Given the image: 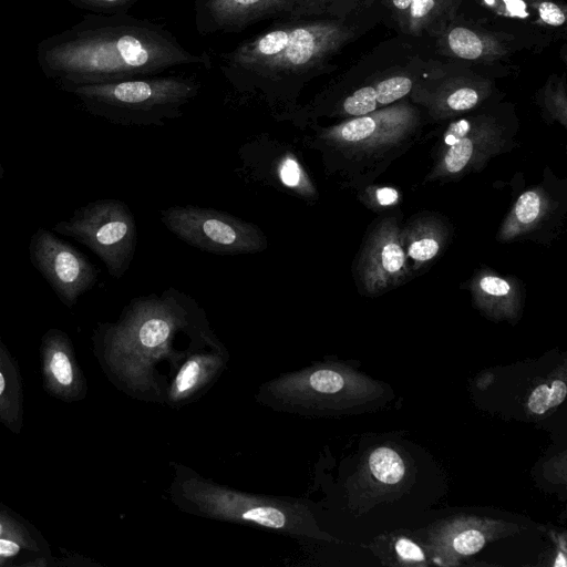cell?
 Returning <instances> with one entry per match:
<instances>
[{"instance_id":"6da1fadb","label":"cell","mask_w":567,"mask_h":567,"mask_svg":"<svg viewBox=\"0 0 567 567\" xmlns=\"http://www.w3.org/2000/svg\"><path fill=\"white\" fill-rule=\"evenodd\" d=\"M35 53L41 72L60 90L210 63L206 54L186 50L163 25L127 13L85 14L40 41Z\"/></svg>"},{"instance_id":"7a4b0ae2","label":"cell","mask_w":567,"mask_h":567,"mask_svg":"<svg viewBox=\"0 0 567 567\" xmlns=\"http://www.w3.org/2000/svg\"><path fill=\"white\" fill-rule=\"evenodd\" d=\"M320 2L309 0L274 19L220 56V73L231 89L264 103L277 121L300 105L306 81L334 47L336 28L313 19Z\"/></svg>"},{"instance_id":"3957f363","label":"cell","mask_w":567,"mask_h":567,"mask_svg":"<svg viewBox=\"0 0 567 567\" xmlns=\"http://www.w3.org/2000/svg\"><path fill=\"white\" fill-rule=\"evenodd\" d=\"M208 330L212 329L204 310L192 297L175 288L159 296L134 298L124 309L121 321L112 328L125 359L132 392L143 401L162 403L164 384L159 365L167 361L175 371L192 351L176 348L182 336Z\"/></svg>"},{"instance_id":"277c9868","label":"cell","mask_w":567,"mask_h":567,"mask_svg":"<svg viewBox=\"0 0 567 567\" xmlns=\"http://www.w3.org/2000/svg\"><path fill=\"white\" fill-rule=\"evenodd\" d=\"M171 497L184 513L251 525L293 538H322L308 506L296 498L240 492L173 463Z\"/></svg>"},{"instance_id":"5b68a950","label":"cell","mask_w":567,"mask_h":567,"mask_svg":"<svg viewBox=\"0 0 567 567\" xmlns=\"http://www.w3.org/2000/svg\"><path fill=\"white\" fill-rule=\"evenodd\" d=\"M74 95L90 114L120 125H163L183 114L200 82L188 75H145L61 89Z\"/></svg>"},{"instance_id":"8992f818","label":"cell","mask_w":567,"mask_h":567,"mask_svg":"<svg viewBox=\"0 0 567 567\" xmlns=\"http://www.w3.org/2000/svg\"><path fill=\"white\" fill-rule=\"evenodd\" d=\"M52 230L87 247L120 279L135 254L137 227L130 207L120 199L103 198L76 208Z\"/></svg>"},{"instance_id":"52a82bcc","label":"cell","mask_w":567,"mask_h":567,"mask_svg":"<svg viewBox=\"0 0 567 567\" xmlns=\"http://www.w3.org/2000/svg\"><path fill=\"white\" fill-rule=\"evenodd\" d=\"M159 218L177 238L207 252L246 255L268 247L267 236L259 226L221 210L171 206L161 210Z\"/></svg>"},{"instance_id":"ba28073f","label":"cell","mask_w":567,"mask_h":567,"mask_svg":"<svg viewBox=\"0 0 567 567\" xmlns=\"http://www.w3.org/2000/svg\"><path fill=\"white\" fill-rule=\"evenodd\" d=\"M32 266L59 299L71 307L97 281L100 270L70 243L39 227L29 244Z\"/></svg>"},{"instance_id":"9c48e42d","label":"cell","mask_w":567,"mask_h":567,"mask_svg":"<svg viewBox=\"0 0 567 567\" xmlns=\"http://www.w3.org/2000/svg\"><path fill=\"white\" fill-rule=\"evenodd\" d=\"M238 154L244 172L254 181L290 196L313 197V184L292 146L260 135L241 145Z\"/></svg>"},{"instance_id":"30bf717a","label":"cell","mask_w":567,"mask_h":567,"mask_svg":"<svg viewBox=\"0 0 567 567\" xmlns=\"http://www.w3.org/2000/svg\"><path fill=\"white\" fill-rule=\"evenodd\" d=\"M309 0H195V25L202 35L239 32L276 19Z\"/></svg>"},{"instance_id":"8fae6325","label":"cell","mask_w":567,"mask_h":567,"mask_svg":"<svg viewBox=\"0 0 567 567\" xmlns=\"http://www.w3.org/2000/svg\"><path fill=\"white\" fill-rule=\"evenodd\" d=\"M228 359V351L219 340L188 352L168 380L162 404L179 409L198 400L218 380Z\"/></svg>"},{"instance_id":"7c38bea8","label":"cell","mask_w":567,"mask_h":567,"mask_svg":"<svg viewBox=\"0 0 567 567\" xmlns=\"http://www.w3.org/2000/svg\"><path fill=\"white\" fill-rule=\"evenodd\" d=\"M470 123L466 120H460L452 123L445 134V144L449 148L444 164L450 173L462 171L472 156V141L466 137Z\"/></svg>"},{"instance_id":"4fadbf2b","label":"cell","mask_w":567,"mask_h":567,"mask_svg":"<svg viewBox=\"0 0 567 567\" xmlns=\"http://www.w3.org/2000/svg\"><path fill=\"white\" fill-rule=\"evenodd\" d=\"M369 466L373 476L384 484H396L404 475V463L392 449L379 447L370 455Z\"/></svg>"},{"instance_id":"5bb4252c","label":"cell","mask_w":567,"mask_h":567,"mask_svg":"<svg viewBox=\"0 0 567 567\" xmlns=\"http://www.w3.org/2000/svg\"><path fill=\"white\" fill-rule=\"evenodd\" d=\"M566 383L556 379L550 384H540L530 393L527 405L532 413L544 414L550 408L557 406L566 398Z\"/></svg>"},{"instance_id":"9a60e30c","label":"cell","mask_w":567,"mask_h":567,"mask_svg":"<svg viewBox=\"0 0 567 567\" xmlns=\"http://www.w3.org/2000/svg\"><path fill=\"white\" fill-rule=\"evenodd\" d=\"M375 122L372 117L362 116L351 120L338 128L324 131L322 138L357 143L372 135L375 130Z\"/></svg>"},{"instance_id":"2e32d148","label":"cell","mask_w":567,"mask_h":567,"mask_svg":"<svg viewBox=\"0 0 567 567\" xmlns=\"http://www.w3.org/2000/svg\"><path fill=\"white\" fill-rule=\"evenodd\" d=\"M449 44L452 51L462 59L474 60L483 53L481 39L466 28H454L449 34Z\"/></svg>"},{"instance_id":"e0dca14e","label":"cell","mask_w":567,"mask_h":567,"mask_svg":"<svg viewBox=\"0 0 567 567\" xmlns=\"http://www.w3.org/2000/svg\"><path fill=\"white\" fill-rule=\"evenodd\" d=\"M377 103L374 87L365 86L346 97L342 103V109L349 115L359 116L375 110Z\"/></svg>"},{"instance_id":"ac0fdd59","label":"cell","mask_w":567,"mask_h":567,"mask_svg":"<svg viewBox=\"0 0 567 567\" xmlns=\"http://www.w3.org/2000/svg\"><path fill=\"white\" fill-rule=\"evenodd\" d=\"M76 8L96 14L127 13V10L142 0H66Z\"/></svg>"},{"instance_id":"d6986e66","label":"cell","mask_w":567,"mask_h":567,"mask_svg":"<svg viewBox=\"0 0 567 567\" xmlns=\"http://www.w3.org/2000/svg\"><path fill=\"white\" fill-rule=\"evenodd\" d=\"M412 87V82L405 76H395L380 82L375 90L377 102L380 104L392 103L406 95Z\"/></svg>"},{"instance_id":"ffe728a7","label":"cell","mask_w":567,"mask_h":567,"mask_svg":"<svg viewBox=\"0 0 567 567\" xmlns=\"http://www.w3.org/2000/svg\"><path fill=\"white\" fill-rule=\"evenodd\" d=\"M540 212V198L533 190L525 192L518 198L515 206V216L523 224L533 223Z\"/></svg>"},{"instance_id":"44dd1931","label":"cell","mask_w":567,"mask_h":567,"mask_svg":"<svg viewBox=\"0 0 567 567\" xmlns=\"http://www.w3.org/2000/svg\"><path fill=\"white\" fill-rule=\"evenodd\" d=\"M485 544L484 535L475 529L464 530L457 534L452 543L453 549L460 555L477 553Z\"/></svg>"},{"instance_id":"7402d4cb","label":"cell","mask_w":567,"mask_h":567,"mask_svg":"<svg viewBox=\"0 0 567 567\" xmlns=\"http://www.w3.org/2000/svg\"><path fill=\"white\" fill-rule=\"evenodd\" d=\"M404 251L393 241L385 244L381 250V264L389 274L398 272L404 265Z\"/></svg>"},{"instance_id":"603a6c76","label":"cell","mask_w":567,"mask_h":567,"mask_svg":"<svg viewBox=\"0 0 567 567\" xmlns=\"http://www.w3.org/2000/svg\"><path fill=\"white\" fill-rule=\"evenodd\" d=\"M478 95L470 87L458 89L447 97V105L455 111L470 110L476 105Z\"/></svg>"},{"instance_id":"cb8c5ba5","label":"cell","mask_w":567,"mask_h":567,"mask_svg":"<svg viewBox=\"0 0 567 567\" xmlns=\"http://www.w3.org/2000/svg\"><path fill=\"white\" fill-rule=\"evenodd\" d=\"M439 251V244L433 238H422L411 244L409 256L417 261H427Z\"/></svg>"},{"instance_id":"d4e9b609","label":"cell","mask_w":567,"mask_h":567,"mask_svg":"<svg viewBox=\"0 0 567 567\" xmlns=\"http://www.w3.org/2000/svg\"><path fill=\"white\" fill-rule=\"evenodd\" d=\"M51 369L56 380L62 384H70L72 381V369L69 358L61 351L53 354Z\"/></svg>"},{"instance_id":"484cf974","label":"cell","mask_w":567,"mask_h":567,"mask_svg":"<svg viewBox=\"0 0 567 567\" xmlns=\"http://www.w3.org/2000/svg\"><path fill=\"white\" fill-rule=\"evenodd\" d=\"M395 551L404 560L423 561L425 559L422 549L409 539H399L395 543Z\"/></svg>"},{"instance_id":"4316f807","label":"cell","mask_w":567,"mask_h":567,"mask_svg":"<svg viewBox=\"0 0 567 567\" xmlns=\"http://www.w3.org/2000/svg\"><path fill=\"white\" fill-rule=\"evenodd\" d=\"M538 12L542 20L549 25L559 27L565 23L564 12L553 2H542Z\"/></svg>"},{"instance_id":"83f0119b","label":"cell","mask_w":567,"mask_h":567,"mask_svg":"<svg viewBox=\"0 0 567 567\" xmlns=\"http://www.w3.org/2000/svg\"><path fill=\"white\" fill-rule=\"evenodd\" d=\"M481 289L491 296L502 297L506 296L511 287L508 282L502 278L494 276H486L480 281Z\"/></svg>"},{"instance_id":"f1b7e54d","label":"cell","mask_w":567,"mask_h":567,"mask_svg":"<svg viewBox=\"0 0 567 567\" xmlns=\"http://www.w3.org/2000/svg\"><path fill=\"white\" fill-rule=\"evenodd\" d=\"M434 7V0H412L410 3L411 16L415 19L426 16Z\"/></svg>"},{"instance_id":"f546056e","label":"cell","mask_w":567,"mask_h":567,"mask_svg":"<svg viewBox=\"0 0 567 567\" xmlns=\"http://www.w3.org/2000/svg\"><path fill=\"white\" fill-rule=\"evenodd\" d=\"M399 194L395 189L383 187L377 190V199L383 206H389L398 200Z\"/></svg>"},{"instance_id":"4dcf8cb0","label":"cell","mask_w":567,"mask_h":567,"mask_svg":"<svg viewBox=\"0 0 567 567\" xmlns=\"http://www.w3.org/2000/svg\"><path fill=\"white\" fill-rule=\"evenodd\" d=\"M19 551V546L7 539H0V556H12Z\"/></svg>"},{"instance_id":"1f68e13d","label":"cell","mask_w":567,"mask_h":567,"mask_svg":"<svg viewBox=\"0 0 567 567\" xmlns=\"http://www.w3.org/2000/svg\"><path fill=\"white\" fill-rule=\"evenodd\" d=\"M398 9L404 10L410 7L412 0H392Z\"/></svg>"},{"instance_id":"d6a6232c","label":"cell","mask_w":567,"mask_h":567,"mask_svg":"<svg viewBox=\"0 0 567 567\" xmlns=\"http://www.w3.org/2000/svg\"><path fill=\"white\" fill-rule=\"evenodd\" d=\"M3 389H4V379L0 372V394L2 393Z\"/></svg>"},{"instance_id":"836d02e7","label":"cell","mask_w":567,"mask_h":567,"mask_svg":"<svg viewBox=\"0 0 567 567\" xmlns=\"http://www.w3.org/2000/svg\"><path fill=\"white\" fill-rule=\"evenodd\" d=\"M3 176H4V169H3V166H2V163H1V159H0V183L3 179Z\"/></svg>"},{"instance_id":"e575fe53","label":"cell","mask_w":567,"mask_h":567,"mask_svg":"<svg viewBox=\"0 0 567 567\" xmlns=\"http://www.w3.org/2000/svg\"><path fill=\"white\" fill-rule=\"evenodd\" d=\"M1 532H2V527H1V524H0V534H1Z\"/></svg>"}]
</instances>
